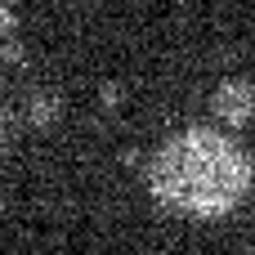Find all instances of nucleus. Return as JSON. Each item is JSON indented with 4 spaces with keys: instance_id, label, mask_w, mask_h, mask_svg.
Segmentation results:
<instances>
[{
    "instance_id": "obj_2",
    "label": "nucleus",
    "mask_w": 255,
    "mask_h": 255,
    "mask_svg": "<svg viewBox=\"0 0 255 255\" xmlns=\"http://www.w3.org/2000/svg\"><path fill=\"white\" fill-rule=\"evenodd\" d=\"M211 108H215V117H220L224 126H247V121L255 117V90L247 85V81L229 76V81H220V85H215Z\"/></svg>"
},
{
    "instance_id": "obj_3",
    "label": "nucleus",
    "mask_w": 255,
    "mask_h": 255,
    "mask_svg": "<svg viewBox=\"0 0 255 255\" xmlns=\"http://www.w3.org/2000/svg\"><path fill=\"white\" fill-rule=\"evenodd\" d=\"M58 117H63V103H58V94L40 90V94H31V99H27V121H31L36 130H49Z\"/></svg>"
},
{
    "instance_id": "obj_1",
    "label": "nucleus",
    "mask_w": 255,
    "mask_h": 255,
    "mask_svg": "<svg viewBox=\"0 0 255 255\" xmlns=\"http://www.w3.org/2000/svg\"><path fill=\"white\" fill-rule=\"evenodd\" d=\"M247 184H251V161L242 157V148L206 130L175 139L152 166L157 197L193 215H224L229 206L242 202Z\"/></svg>"
},
{
    "instance_id": "obj_4",
    "label": "nucleus",
    "mask_w": 255,
    "mask_h": 255,
    "mask_svg": "<svg viewBox=\"0 0 255 255\" xmlns=\"http://www.w3.org/2000/svg\"><path fill=\"white\" fill-rule=\"evenodd\" d=\"M13 31H18V13H13V4H4V0H0V45H4V40H13Z\"/></svg>"
}]
</instances>
